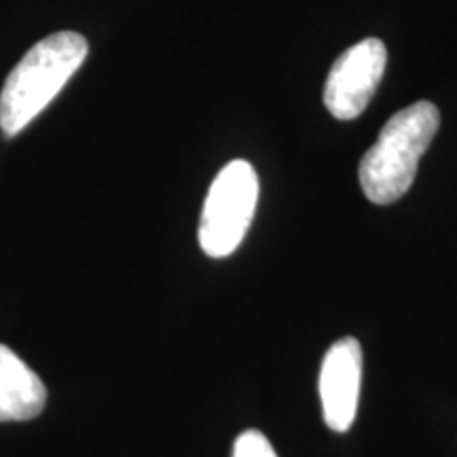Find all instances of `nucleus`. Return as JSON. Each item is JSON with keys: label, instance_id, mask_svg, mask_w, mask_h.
Here are the masks:
<instances>
[{"label": "nucleus", "instance_id": "obj_7", "mask_svg": "<svg viewBox=\"0 0 457 457\" xmlns=\"http://www.w3.org/2000/svg\"><path fill=\"white\" fill-rule=\"evenodd\" d=\"M231 457H278L270 438L259 430H245L233 443Z\"/></svg>", "mask_w": 457, "mask_h": 457}, {"label": "nucleus", "instance_id": "obj_3", "mask_svg": "<svg viewBox=\"0 0 457 457\" xmlns=\"http://www.w3.org/2000/svg\"><path fill=\"white\" fill-rule=\"evenodd\" d=\"M259 176L244 159L227 163L205 195L199 219V245L212 259L231 256L253 225L259 204Z\"/></svg>", "mask_w": 457, "mask_h": 457}, {"label": "nucleus", "instance_id": "obj_2", "mask_svg": "<svg viewBox=\"0 0 457 457\" xmlns=\"http://www.w3.org/2000/svg\"><path fill=\"white\" fill-rule=\"evenodd\" d=\"M438 125L441 112L428 100L403 108L384 125L358 165L360 187L369 202L387 205L409 191Z\"/></svg>", "mask_w": 457, "mask_h": 457}, {"label": "nucleus", "instance_id": "obj_1", "mask_svg": "<svg viewBox=\"0 0 457 457\" xmlns=\"http://www.w3.org/2000/svg\"><path fill=\"white\" fill-rule=\"evenodd\" d=\"M89 54L79 32H55L17 62L0 91V129L7 138L26 129L64 89Z\"/></svg>", "mask_w": 457, "mask_h": 457}, {"label": "nucleus", "instance_id": "obj_4", "mask_svg": "<svg viewBox=\"0 0 457 457\" xmlns=\"http://www.w3.org/2000/svg\"><path fill=\"white\" fill-rule=\"evenodd\" d=\"M387 49L379 38H364L337 57L324 85V106L339 121L367 111L386 72Z\"/></svg>", "mask_w": 457, "mask_h": 457}, {"label": "nucleus", "instance_id": "obj_6", "mask_svg": "<svg viewBox=\"0 0 457 457\" xmlns=\"http://www.w3.org/2000/svg\"><path fill=\"white\" fill-rule=\"evenodd\" d=\"M47 387L7 345H0V424L28 421L43 413Z\"/></svg>", "mask_w": 457, "mask_h": 457}, {"label": "nucleus", "instance_id": "obj_5", "mask_svg": "<svg viewBox=\"0 0 457 457\" xmlns=\"http://www.w3.org/2000/svg\"><path fill=\"white\" fill-rule=\"evenodd\" d=\"M362 386V347L353 337L337 339L324 353L320 367L322 417L333 432H347L356 420Z\"/></svg>", "mask_w": 457, "mask_h": 457}]
</instances>
